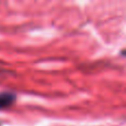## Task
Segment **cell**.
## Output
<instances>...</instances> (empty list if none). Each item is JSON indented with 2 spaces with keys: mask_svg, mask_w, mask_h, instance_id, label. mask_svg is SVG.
Segmentation results:
<instances>
[{
  "mask_svg": "<svg viewBox=\"0 0 126 126\" xmlns=\"http://www.w3.org/2000/svg\"><path fill=\"white\" fill-rule=\"evenodd\" d=\"M16 98H17V96L12 92L0 93V110H3V109L11 106L16 102Z\"/></svg>",
  "mask_w": 126,
  "mask_h": 126,
  "instance_id": "6da1fadb",
  "label": "cell"
}]
</instances>
